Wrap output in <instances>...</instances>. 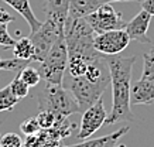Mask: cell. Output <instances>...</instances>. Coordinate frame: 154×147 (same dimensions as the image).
Here are the masks:
<instances>
[{
  "label": "cell",
  "instance_id": "obj_1",
  "mask_svg": "<svg viewBox=\"0 0 154 147\" xmlns=\"http://www.w3.org/2000/svg\"><path fill=\"white\" fill-rule=\"evenodd\" d=\"M110 74L112 84V110L105 120V126L119 122H133L134 116L131 112L130 88H131V68L136 57L103 55Z\"/></svg>",
  "mask_w": 154,
  "mask_h": 147
},
{
  "label": "cell",
  "instance_id": "obj_2",
  "mask_svg": "<svg viewBox=\"0 0 154 147\" xmlns=\"http://www.w3.org/2000/svg\"><path fill=\"white\" fill-rule=\"evenodd\" d=\"M38 110H50L60 118H68L78 113L79 106L69 90L64 85H52L44 82L42 88L37 93Z\"/></svg>",
  "mask_w": 154,
  "mask_h": 147
},
{
  "label": "cell",
  "instance_id": "obj_3",
  "mask_svg": "<svg viewBox=\"0 0 154 147\" xmlns=\"http://www.w3.org/2000/svg\"><path fill=\"white\" fill-rule=\"evenodd\" d=\"M41 78L52 85H62L68 65V50L64 35L58 37L41 62Z\"/></svg>",
  "mask_w": 154,
  "mask_h": 147
},
{
  "label": "cell",
  "instance_id": "obj_4",
  "mask_svg": "<svg viewBox=\"0 0 154 147\" xmlns=\"http://www.w3.org/2000/svg\"><path fill=\"white\" fill-rule=\"evenodd\" d=\"M106 88V85L94 84L84 76L71 78L68 85H66V89L72 93V96L75 98L76 103L79 106V112H84L88 108H91L94 103H96L102 98Z\"/></svg>",
  "mask_w": 154,
  "mask_h": 147
},
{
  "label": "cell",
  "instance_id": "obj_5",
  "mask_svg": "<svg viewBox=\"0 0 154 147\" xmlns=\"http://www.w3.org/2000/svg\"><path fill=\"white\" fill-rule=\"evenodd\" d=\"M88 24L92 27L95 34L110 31V30L125 29V19L122 13L113 9L110 3H102L98 9L85 17Z\"/></svg>",
  "mask_w": 154,
  "mask_h": 147
},
{
  "label": "cell",
  "instance_id": "obj_6",
  "mask_svg": "<svg viewBox=\"0 0 154 147\" xmlns=\"http://www.w3.org/2000/svg\"><path fill=\"white\" fill-rule=\"evenodd\" d=\"M61 35H64V31H61L51 20L45 19V21L41 23V26L35 31L30 34V40H31L34 47L33 61L41 62L48 54V51L51 50L52 44Z\"/></svg>",
  "mask_w": 154,
  "mask_h": 147
},
{
  "label": "cell",
  "instance_id": "obj_7",
  "mask_svg": "<svg viewBox=\"0 0 154 147\" xmlns=\"http://www.w3.org/2000/svg\"><path fill=\"white\" fill-rule=\"evenodd\" d=\"M129 43L130 38L125 29L99 33L94 37V47L102 55H117L126 50Z\"/></svg>",
  "mask_w": 154,
  "mask_h": 147
},
{
  "label": "cell",
  "instance_id": "obj_8",
  "mask_svg": "<svg viewBox=\"0 0 154 147\" xmlns=\"http://www.w3.org/2000/svg\"><path fill=\"white\" fill-rule=\"evenodd\" d=\"M106 118V109H105L103 100L100 98L96 103H94L91 108L82 112V119H81L79 130H78L76 137L79 140H85V139H89L91 136H94L102 126H105Z\"/></svg>",
  "mask_w": 154,
  "mask_h": 147
},
{
  "label": "cell",
  "instance_id": "obj_9",
  "mask_svg": "<svg viewBox=\"0 0 154 147\" xmlns=\"http://www.w3.org/2000/svg\"><path fill=\"white\" fill-rule=\"evenodd\" d=\"M150 23H151V16L147 11L141 10L130 21H127L125 26V30L129 34L130 40H134V41L141 44H151V40L147 35Z\"/></svg>",
  "mask_w": 154,
  "mask_h": 147
},
{
  "label": "cell",
  "instance_id": "obj_10",
  "mask_svg": "<svg viewBox=\"0 0 154 147\" xmlns=\"http://www.w3.org/2000/svg\"><path fill=\"white\" fill-rule=\"evenodd\" d=\"M69 0H45L44 11L48 20H51L57 27L64 31V24L68 17Z\"/></svg>",
  "mask_w": 154,
  "mask_h": 147
},
{
  "label": "cell",
  "instance_id": "obj_11",
  "mask_svg": "<svg viewBox=\"0 0 154 147\" xmlns=\"http://www.w3.org/2000/svg\"><path fill=\"white\" fill-rule=\"evenodd\" d=\"M131 105H151L154 103V82L139 79L130 88Z\"/></svg>",
  "mask_w": 154,
  "mask_h": 147
},
{
  "label": "cell",
  "instance_id": "obj_12",
  "mask_svg": "<svg viewBox=\"0 0 154 147\" xmlns=\"http://www.w3.org/2000/svg\"><path fill=\"white\" fill-rule=\"evenodd\" d=\"M2 2H5L6 5H9L11 9L16 10V11L27 21V24L30 26L31 33L35 31V30L41 26V21L35 17L33 9H31L30 0H2Z\"/></svg>",
  "mask_w": 154,
  "mask_h": 147
},
{
  "label": "cell",
  "instance_id": "obj_13",
  "mask_svg": "<svg viewBox=\"0 0 154 147\" xmlns=\"http://www.w3.org/2000/svg\"><path fill=\"white\" fill-rule=\"evenodd\" d=\"M102 0H69L68 19H84L102 5Z\"/></svg>",
  "mask_w": 154,
  "mask_h": 147
},
{
  "label": "cell",
  "instance_id": "obj_14",
  "mask_svg": "<svg viewBox=\"0 0 154 147\" xmlns=\"http://www.w3.org/2000/svg\"><path fill=\"white\" fill-rule=\"evenodd\" d=\"M130 130L129 126L120 127L119 130H116L112 134H107L103 137H98V139H89L86 142H82L79 144H75V146H64V147H116L117 142L120 140L122 136H125L127 132Z\"/></svg>",
  "mask_w": 154,
  "mask_h": 147
},
{
  "label": "cell",
  "instance_id": "obj_15",
  "mask_svg": "<svg viewBox=\"0 0 154 147\" xmlns=\"http://www.w3.org/2000/svg\"><path fill=\"white\" fill-rule=\"evenodd\" d=\"M13 54L14 58L24 60V61H33L34 47L30 37H20L13 45Z\"/></svg>",
  "mask_w": 154,
  "mask_h": 147
},
{
  "label": "cell",
  "instance_id": "obj_16",
  "mask_svg": "<svg viewBox=\"0 0 154 147\" xmlns=\"http://www.w3.org/2000/svg\"><path fill=\"white\" fill-rule=\"evenodd\" d=\"M19 78L21 79V81L24 82V84H27L30 88L31 86H37L40 82H41V72L38 71L37 68H34V66H31L30 64L26 66H23L21 69L19 71Z\"/></svg>",
  "mask_w": 154,
  "mask_h": 147
},
{
  "label": "cell",
  "instance_id": "obj_17",
  "mask_svg": "<svg viewBox=\"0 0 154 147\" xmlns=\"http://www.w3.org/2000/svg\"><path fill=\"white\" fill-rule=\"evenodd\" d=\"M65 118H60L55 113H52L50 110H40V113L37 116V122L40 124L41 130H50V129L55 127L57 124L62 122Z\"/></svg>",
  "mask_w": 154,
  "mask_h": 147
},
{
  "label": "cell",
  "instance_id": "obj_18",
  "mask_svg": "<svg viewBox=\"0 0 154 147\" xmlns=\"http://www.w3.org/2000/svg\"><path fill=\"white\" fill-rule=\"evenodd\" d=\"M20 102L19 98L11 93L9 85L0 89V112H6V110H13V108Z\"/></svg>",
  "mask_w": 154,
  "mask_h": 147
},
{
  "label": "cell",
  "instance_id": "obj_19",
  "mask_svg": "<svg viewBox=\"0 0 154 147\" xmlns=\"http://www.w3.org/2000/svg\"><path fill=\"white\" fill-rule=\"evenodd\" d=\"M140 79L154 82V54L150 51L143 54V72Z\"/></svg>",
  "mask_w": 154,
  "mask_h": 147
},
{
  "label": "cell",
  "instance_id": "obj_20",
  "mask_svg": "<svg viewBox=\"0 0 154 147\" xmlns=\"http://www.w3.org/2000/svg\"><path fill=\"white\" fill-rule=\"evenodd\" d=\"M9 88H10V90H11V93H13L16 98H19L20 100L23 99V98H26V96L28 95V92H30V86H28L27 84H24L19 78V75L9 84Z\"/></svg>",
  "mask_w": 154,
  "mask_h": 147
},
{
  "label": "cell",
  "instance_id": "obj_21",
  "mask_svg": "<svg viewBox=\"0 0 154 147\" xmlns=\"http://www.w3.org/2000/svg\"><path fill=\"white\" fill-rule=\"evenodd\" d=\"M30 61H24L19 58H10V60H2L0 58V71H13L19 72L23 66L28 65Z\"/></svg>",
  "mask_w": 154,
  "mask_h": 147
},
{
  "label": "cell",
  "instance_id": "obj_22",
  "mask_svg": "<svg viewBox=\"0 0 154 147\" xmlns=\"http://www.w3.org/2000/svg\"><path fill=\"white\" fill-rule=\"evenodd\" d=\"M20 130L26 136H34V134L41 132V127L37 122V118H28L20 124Z\"/></svg>",
  "mask_w": 154,
  "mask_h": 147
},
{
  "label": "cell",
  "instance_id": "obj_23",
  "mask_svg": "<svg viewBox=\"0 0 154 147\" xmlns=\"http://www.w3.org/2000/svg\"><path fill=\"white\" fill-rule=\"evenodd\" d=\"M0 147H23V140L16 133H6L0 137Z\"/></svg>",
  "mask_w": 154,
  "mask_h": 147
},
{
  "label": "cell",
  "instance_id": "obj_24",
  "mask_svg": "<svg viewBox=\"0 0 154 147\" xmlns=\"http://www.w3.org/2000/svg\"><path fill=\"white\" fill-rule=\"evenodd\" d=\"M16 40L11 37V34L7 30V24H0V45L6 50L13 48Z\"/></svg>",
  "mask_w": 154,
  "mask_h": 147
},
{
  "label": "cell",
  "instance_id": "obj_25",
  "mask_svg": "<svg viewBox=\"0 0 154 147\" xmlns=\"http://www.w3.org/2000/svg\"><path fill=\"white\" fill-rule=\"evenodd\" d=\"M141 10L147 11L151 17L154 16V0H140Z\"/></svg>",
  "mask_w": 154,
  "mask_h": 147
},
{
  "label": "cell",
  "instance_id": "obj_26",
  "mask_svg": "<svg viewBox=\"0 0 154 147\" xmlns=\"http://www.w3.org/2000/svg\"><path fill=\"white\" fill-rule=\"evenodd\" d=\"M10 21H14V17L3 7H0V24H9Z\"/></svg>",
  "mask_w": 154,
  "mask_h": 147
},
{
  "label": "cell",
  "instance_id": "obj_27",
  "mask_svg": "<svg viewBox=\"0 0 154 147\" xmlns=\"http://www.w3.org/2000/svg\"><path fill=\"white\" fill-rule=\"evenodd\" d=\"M103 3H113V2H140V0H102Z\"/></svg>",
  "mask_w": 154,
  "mask_h": 147
},
{
  "label": "cell",
  "instance_id": "obj_28",
  "mask_svg": "<svg viewBox=\"0 0 154 147\" xmlns=\"http://www.w3.org/2000/svg\"><path fill=\"white\" fill-rule=\"evenodd\" d=\"M150 52H151V54H154V45L151 48H150Z\"/></svg>",
  "mask_w": 154,
  "mask_h": 147
},
{
  "label": "cell",
  "instance_id": "obj_29",
  "mask_svg": "<svg viewBox=\"0 0 154 147\" xmlns=\"http://www.w3.org/2000/svg\"><path fill=\"white\" fill-rule=\"evenodd\" d=\"M116 147H126V146H117V144H116Z\"/></svg>",
  "mask_w": 154,
  "mask_h": 147
}]
</instances>
